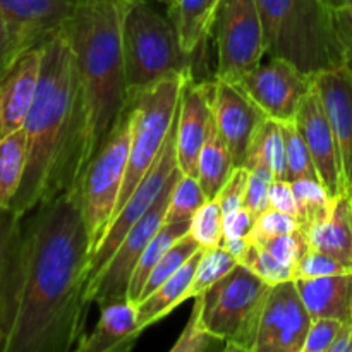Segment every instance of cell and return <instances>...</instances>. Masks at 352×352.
I'll return each mask as SVG.
<instances>
[{
	"instance_id": "1",
	"label": "cell",
	"mask_w": 352,
	"mask_h": 352,
	"mask_svg": "<svg viewBox=\"0 0 352 352\" xmlns=\"http://www.w3.org/2000/svg\"><path fill=\"white\" fill-rule=\"evenodd\" d=\"M91 243L79 189L24 222V278L6 352H69L85 337Z\"/></svg>"
},
{
	"instance_id": "2",
	"label": "cell",
	"mask_w": 352,
	"mask_h": 352,
	"mask_svg": "<svg viewBox=\"0 0 352 352\" xmlns=\"http://www.w3.org/2000/svg\"><path fill=\"white\" fill-rule=\"evenodd\" d=\"M36 98L24 129L28 164L10 210L21 219L79 189L85 153V105L74 48L65 26L45 38Z\"/></svg>"
},
{
	"instance_id": "3",
	"label": "cell",
	"mask_w": 352,
	"mask_h": 352,
	"mask_svg": "<svg viewBox=\"0 0 352 352\" xmlns=\"http://www.w3.org/2000/svg\"><path fill=\"white\" fill-rule=\"evenodd\" d=\"M131 0H78L65 24L78 62L85 105L86 167L129 109L122 24Z\"/></svg>"
},
{
	"instance_id": "4",
	"label": "cell",
	"mask_w": 352,
	"mask_h": 352,
	"mask_svg": "<svg viewBox=\"0 0 352 352\" xmlns=\"http://www.w3.org/2000/svg\"><path fill=\"white\" fill-rule=\"evenodd\" d=\"M265 55L284 58L308 76L344 65L342 48L325 0H256Z\"/></svg>"
},
{
	"instance_id": "5",
	"label": "cell",
	"mask_w": 352,
	"mask_h": 352,
	"mask_svg": "<svg viewBox=\"0 0 352 352\" xmlns=\"http://www.w3.org/2000/svg\"><path fill=\"white\" fill-rule=\"evenodd\" d=\"M122 54L129 100L174 72L189 71L192 55L182 52L177 31L150 0H131L122 24Z\"/></svg>"
},
{
	"instance_id": "6",
	"label": "cell",
	"mask_w": 352,
	"mask_h": 352,
	"mask_svg": "<svg viewBox=\"0 0 352 352\" xmlns=\"http://www.w3.org/2000/svg\"><path fill=\"white\" fill-rule=\"evenodd\" d=\"M272 285L237 265L229 275L195 298L199 325L223 340V351L253 352L261 313Z\"/></svg>"
},
{
	"instance_id": "7",
	"label": "cell",
	"mask_w": 352,
	"mask_h": 352,
	"mask_svg": "<svg viewBox=\"0 0 352 352\" xmlns=\"http://www.w3.org/2000/svg\"><path fill=\"white\" fill-rule=\"evenodd\" d=\"M191 76V69L174 72V74L151 85L150 88L138 93L131 100L129 162H127L126 177H124L116 215L164 150L165 141H167L175 124V117H177L182 86Z\"/></svg>"
},
{
	"instance_id": "8",
	"label": "cell",
	"mask_w": 352,
	"mask_h": 352,
	"mask_svg": "<svg viewBox=\"0 0 352 352\" xmlns=\"http://www.w3.org/2000/svg\"><path fill=\"white\" fill-rule=\"evenodd\" d=\"M129 146L131 112L127 109L109 140L89 162L79 182V201L91 243V254L116 215L129 162Z\"/></svg>"
},
{
	"instance_id": "9",
	"label": "cell",
	"mask_w": 352,
	"mask_h": 352,
	"mask_svg": "<svg viewBox=\"0 0 352 352\" xmlns=\"http://www.w3.org/2000/svg\"><path fill=\"white\" fill-rule=\"evenodd\" d=\"M213 34L217 41V78L237 82L265 57L263 24L256 0H220Z\"/></svg>"
},
{
	"instance_id": "10",
	"label": "cell",
	"mask_w": 352,
	"mask_h": 352,
	"mask_svg": "<svg viewBox=\"0 0 352 352\" xmlns=\"http://www.w3.org/2000/svg\"><path fill=\"white\" fill-rule=\"evenodd\" d=\"M179 177L181 175H177L165 188V191L155 201V205L124 236L122 243L117 246V250L113 251L105 267L89 280L88 294H86L89 302H96L98 306H103L107 302L127 299V289H129L134 268H136L138 261H140L141 254L146 250L150 241L153 239L155 234L165 223L172 188H174Z\"/></svg>"
},
{
	"instance_id": "11",
	"label": "cell",
	"mask_w": 352,
	"mask_h": 352,
	"mask_svg": "<svg viewBox=\"0 0 352 352\" xmlns=\"http://www.w3.org/2000/svg\"><path fill=\"white\" fill-rule=\"evenodd\" d=\"M177 119V117H175ZM177 175H181L177 165V155H175V124L172 127L170 134H168L167 141L164 144V150L158 155L157 162L151 165L150 170L146 172L138 188L134 189L133 195L129 196L122 208L119 210L113 220L110 222L109 229H107L105 236L100 241L96 250L93 251L91 258H89V280L102 270L117 250L120 243H122L124 236L133 229L134 223L155 205L162 192L165 191L168 184L174 181ZM89 285V284H88Z\"/></svg>"
},
{
	"instance_id": "12",
	"label": "cell",
	"mask_w": 352,
	"mask_h": 352,
	"mask_svg": "<svg viewBox=\"0 0 352 352\" xmlns=\"http://www.w3.org/2000/svg\"><path fill=\"white\" fill-rule=\"evenodd\" d=\"M237 85L260 107L261 112L277 122L296 120L299 105L313 88V76L299 71L284 58H270L243 76Z\"/></svg>"
},
{
	"instance_id": "13",
	"label": "cell",
	"mask_w": 352,
	"mask_h": 352,
	"mask_svg": "<svg viewBox=\"0 0 352 352\" xmlns=\"http://www.w3.org/2000/svg\"><path fill=\"white\" fill-rule=\"evenodd\" d=\"M311 322L296 280L272 285L253 352H301Z\"/></svg>"
},
{
	"instance_id": "14",
	"label": "cell",
	"mask_w": 352,
	"mask_h": 352,
	"mask_svg": "<svg viewBox=\"0 0 352 352\" xmlns=\"http://www.w3.org/2000/svg\"><path fill=\"white\" fill-rule=\"evenodd\" d=\"M212 116L229 148L234 167H244L251 141L267 116L237 82L219 78L212 85Z\"/></svg>"
},
{
	"instance_id": "15",
	"label": "cell",
	"mask_w": 352,
	"mask_h": 352,
	"mask_svg": "<svg viewBox=\"0 0 352 352\" xmlns=\"http://www.w3.org/2000/svg\"><path fill=\"white\" fill-rule=\"evenodd\" d=\"M296 124H298L299 131H301L302 138L308 144L316 174H318L320 181L325 186L329 195L332 198L346 195L339 146H337L336 134L330 126L329 116H327L315 81H313V88L306 93L301 105H299Z\"/></svg>"
},
{
	"instance_id": "16",
	"label": "cell",
	"mask_w": 352,
	"mask_h": 352,
	"mask_svg": "<svg viewBox=\"0 0 352 352\" xmlns=\"http://www.w3.org/2000/svg\"><path fill=\"white\" fill-rule=\"evenodd\" d=\"M212 82H184L175 119V155L181 174L195 175L198 158L212 122Z\"/></svg>"
},
{
	"instance_id": "17",
	"label": "cell",
	"mask_w": 352,
	"mask_h": 352,
	"mask_svg": "<svg viewBox=\"0 0 352 352\" xmlns=\"http://www.w3.org/2000/svg\"><path fill=\"white\" fill-rule=\"evenodd\" d=\"M24 219L0 206V333L9 337L24 278Z\"/></svg>"
},
{
	"instance_id": "18",
	"label": "cell",
	"mask_w": 352,
	"mask_h": 352,
	"mask_svg": "<svg viewBox=\"0 0 352 352\" xmlns=\"http://www.w3.org/2000/svg\"><path fill=\"white\" fill-rule=\"evenodd\" d=\"M339 146L346 195L352 198V71L346 64L313 76Z\"/></svg>"
},
{
	"instance_id": "19",
	"label": "cell",
	"mask_w": 352,
	"mask_h": 352,
	"mask_svg": "<svg viewBox=\"0 0 352 352\" xmlns=\"http://www.w3.org/2000/svg\"><path fill=\"white\" fill-rule=\"evenodd\" d=\"M41 72L40 45L23 52L0 78V138L24 127L36 98Z\"/></svg>"
},
{
	"instance_id": "20",
	"label": "cell",
	"mask_w": 352,
	"mask_h": 352,
	"mask_svg": "<svg viewBox=\"0 0 352 352\" xmlns=\"http://www.w3.org/2000/svg\"><path fill=\"white\" fill-rule=\"evenodd\" d=\"M78 0H0V12L21 31L31 47L62 30Z\"/></svg>"
},
{
	"instance_id": "21",
	"label": "cell",
	"mask_w": 352,
	"mask_h": 352,
	"mask_svg": "<svg viewBox=\"0 0 352 352\" xmlns=\"http://www.w3.org/2000/svg\"><path fill=\"white\" fill-rule=\"evenodd\" d=\"M100 320L95 330L79 342V352H127L141 336L136 305L127 299L100 306Z\"/></svg>"
},
{
	"instance_id": "22",
	"label": "cell",
	"mask_w": 352,
	"mask_h": 352,
	"mask_svg": "<svg viewBox=\"0 0 352 352\" xmlns=\"http://www.w3.org/2000/svg\"><path fill=\"white\" fill-rule=\"evenodd\" d=\"M311 318H333L347 323L352 318V272L316 278H296Z\"/></svg>"
},
{
	"instance_id": "23",
	"label": "cell",
	"mask_w": 352,
	"mask_h": 352,
	"mask_svg": "<svg viewBox=\"0 0 352 352\" xmlns=\"http://www.w3.org/2000/svg\"><path fill=\"white\" fill-rule=\"evenodd\" d=\"M311 250L325 253L352 272V198L333 199L332 210L320 222L305 230Z\"/></svg>"
},
{
	"instance_id": "24",
	"label": "cell",
	"mask_w": 352,
	"mask_h": 352,
	"mask_svg": "<svg viewBox=\"0 0 352 352\" xmlns=\"http://www.w3.org/2000/svg\"><path fill=\"white\" fill-rule=\"evenodd\" d=\"M201 250L177 274L172 275L160 287H157L153 292H150V294L144 296L143 299L136 302L138 325H140L141 332L146 330L148 327L155 325L157 322H160L167 315H170L184 301L191 299V284L192 278H195V272L196 267H198Z\"/></svg>"
},
{
	"instance_id": "25",
	"label": "cell",
	"mask_w": 352,
	"mask_h": 352,
	"mask_svg": "<svg viewBox=\"0 0 352 352\" xmlns=\"http://www.w3.org/2000/svg\"><path fill=\"white\" fill-rule=\"evenodd\" d=\"M219 3L220 0H175L168 7L167 16L177 31L184 54L195 55L210 36Z\"/></svg>"
},
{
	"instance_id": "26",
	"label": "cell",
	"mask_w": 352,
	"mask_h": 352,
	"mask_svg": "<svg viewBox=\"0 0 352 352\" xmlns=\"http://www.w3.org/2000/svg\"><path fill=\"white\" fill-rule=\"evenodd\" d=\"M232 170V157H230L229 148H227L212 116L208 134H206L201 151H199L198 170H196V177L205 191L206 199H215L219 196Z\"/></svg>"
},
{
	"instance_id": "27",
	"label": "cell",
	"mask_w": 352,
	"mask_h": 352,
	"mask_svg": "<svg viewBox=\"0 0 352 352\" xmlns=\"http://www.w3.org/2000/svg\"><path fill=\"white\" fill-rule=\"evenodd\" d=\"M244 167L253 170L256 167H268L275 179L287 181V157H285V140L282 124L265 117L258 127Z\"/></svg>"
},
{
	"instance_id": "28",
	"label": "cell",
	"mask_w": 352,
	"mask_h": 352,
	"mask_svg": "<svg viewBox=\"0 0 352 352\" xmlns=\"http://www.w3.org/2000/svg\"><path fill=\"white\" fill-rule=\"evenodd\" d=\"M28 164V134L24 127L0 138V206L10 208L23 182Z\"/></svg>"
},
{
	"instance_id": "29",
	"label": "cell",
	"mask_w": 352,
	"mask_h": 352,
	"mask_svg": "<svg viewBox=\"0 0 352 352\" xmlns=\"http://www.w3.org/2000/svg\"><path fill=\"white\" fill-rule=\"evenodd\" d=\"M189 229H191V220L164 223V226L160 227V230H158L153 236V239L150 241L146 250L141 254L136 268H134L133 277H131L129 282V289H127V301L133 302V305H136V302L140 301L141 294H143L144 284H146L148 277H150L155 265L160 261V258L164 256L181 237H184L186 234L189 232Z\"/></svg>"
},
{
	"instance_id": "30",
	"label": "cell",
	"mask_w": 352,
	"mask_h": 352,
	"mask_svg": "<svg viewBox=\"0 0 352 352\" xmlns=\"http://www.w3.org/2000/svg\"><path fill=\"white\" fill-rule=\"evenodd\" d=\"M291 184L292 191H294L296 206H298L296 219L302 230L329 215L336 198L329 195L320 179H298V181H292Z\"/></svg>"
},
{
	"instance_id": "31",
	"label": "cell",
	"mask_w": 352,
	"mask_h": 352,
	"mask_svg": "<svg viewBox=\"0 0 352 352\" xmlns=\"http://www.w3.org/2000/svg\"><path fill=\"white\" fill-rule=\"evenodd\" d=\"M237 265H239V260L232 256L223 246L201 250L191 284V298H198L203 292L208 291L212 285L229 275Z\"/></svg>"
},
{
	"instance_id": "32",
	"label": "cell",
	"mask_w": 352,
	"mask_h": 352,
	"mask_svg": "<svg viewBox=\"0 0 352 352\" xmlns=\"http://www.w3.org/2000/svg\"><path fill=\"white\" fill-rule=\"evenodd\" d=\"M208 201L199 184L198 177L195 175H184L177 179L175 186L172 188L170 199H168L167 215L165 223L172 222H186L195 217V213Z\"/></svg>"
},
{
	"instance_id": "33",
	"label": "cell",
	"mask_w": 352,
	"mask_h": 352,
	"mask_svg": "<svg viewBox=\"0 0 352 352\" xmlns=\"http://www.w3.org/2000/svg\"><path fill=\"white\" fill-rule=\"evenodd\" d=\"M199 250H201V246L196 243L195 237H192L191 234L188 232L184 237H181V239H179L177 243L160 258V261L155 265L150 277H148L146 284H144L143 294H141L140 299H143L144 296L153 292L155 289L160 287L164 282H167L172 275L177 274V272L181 270V268L184 267Z\"/></svg>"
},
{
	"instance_id": "34",
	"label": "cell",
	"mask_w": 352,
	"mask_h": 352,
	"mask_svg": "<svg viewBox=\"0 0 352 352\" xmlns=\"http://www.w3.org/2000/svg\"><path fill=\"white\" fill-rule=\"evenodd\" d=\"M285 140V157H287V181L298 179H320L313 164L311 153L308 150L305 138L299 131L296 120L280 122Z\"/></svg>"
},
{
	"instance_id": "35",
	"label": "cell",
	"mask_w": 352,
	"mask_h": 352,
	"mask_svg": "<svg viewBox=\"0 0 352 352\" xmlns=\"http://www.w3.org/2000/svg\"><path fill=\"white\" fill-rule=\"evenodd\" d=\"M239 263L250 268L254 275H258L261 280L270 285H277L280 282L294 280L296 278L294 268L284 265L277 258L272 256L263 246H258V244L253 243L248 244L246 251L239 258Z\"/></svg>"
},
{
	"instance_id": "36",
	"label": "cell",
	"mask_w": 352,
	"mask_h": 352,
	"mask_svg": "<svg viewBox=\"0 0 352 352\" xmlns=\"http://www.w3.org/2000/svg\"><path fill=\"white\" fill-rule=\"evenodd\" d=\"M189 234L195 237L196 243L206 248L222 246L223 243V212L220 208L219 199H208L195 217L191 219Z\"/></svg>"
},
{
	"instance_id": "37",
	"label": "cell",
	"mask_w": 352,
	"mask_h": 352,
	"mask_svg": "<svg viewBox=\"0 0 352 352\" xmlns=\"http://www.w3.org/2000/svg\"><path fill=\"white\" fill-rule=\"evenodd\" d=\"M226 347L223 340L213 336L206 329L199 325V320L196 311L192 309L191 316H189L188 323H186L184 330L175 340L174 346L170 347L172 352H206V351H217Z\"/></svg>"
},
{
	"instance_id": "38",
	"label": "cell",
	"mask_w": 352,
	"mask_h": 352,
	"mask_svg": "<svg viewBox=\"0 0 352 352\" xmlns=\"http://www.w3.org/2000/svg\"><path fill=\"white\" fill-rule=\"evenodd\" d=\"M258 246H263L272 256L277 258L278 261H282L284 265L296 268V265L299 263L302 256L306 254V251L309 250L308 237H306L305 230L299 227L298 230L291 234H285V236L274 237V239L261 241V243H253Z\"/></svg>"
},
{
	"instance_id": "39",
	"label": "cell",
	"mask_w": 352,
	"mask_h": 352,
	"mask_svg": "<svg viewBox=\"0 0 352 352\" xmlns=\"http://www.w3.org/2000/svg\"><path fill=\"white\" fill-rule=\"evenodd\" d=\"M298 229L299 223L296 217L287 215L284 212H278V210L268 208L267 212L256 217V222H254V227L251 230L248 241L250 243H261V241L274 239V237L291 234Z\"/></svg>"
},
{
	"instance_id": "40",
	"label": "cell",
	"mask_w": 352,
	"mask_h": 352,
	"mask_svg": "<svg viewBox=\"0 0 352 352\" xmlns=\"http://www.w3.org/2000/svg\"><path fill=\"white\" fill-rule=\"evenodd\" d=\"M274 179V172L268 167H256L250 170L244 206L254 217H260L261 213L270 208V186Z\"/></svg>"
},
{
	"instance_id": "41",
	"label": "cell",
	"mask_w": 352,
	"mask_h": 352,
	"mask_svg": "<svg viewBox=\"0 0 352 352\" xmlns=\"http://www.w3.org/2000/svg\"><path fill=\"white\" fill-rule=\"evenodd\" d=\"M31 47L21 31L0 12V78L10 69L23 52Z\"/></svg>"
},
{
	"instance_id": "42",
	"label": "cell",
	"mask_w": 352,
	"mask_h": 352,
	"mask_svg": "<svg viewBox=\"0 0 352 352\" xmlns=\"http://www.w3.org/2000/svg\"><path fill=\"white\" fill-rule=\"evenodd\" d=\"M349 268L344 267L336 258L329 256L325 253H320L309 248L305 256L296 265L294 275L296 278H316V277H329V275L349 274ZM294 278V280H296Z\"/></svg>"
},
{
	"instance_id": "43",
	"label": "cell",
	"mask_w": 352,
	"mask_h": 352,
	"mask_svg": "<svg viewBox=\"0 0 352 352\" xmlns=\"http://www.w3.org/2000/svg\"><path fill=\"white\" fill-rule=\"evenodd\" d=\"M342 325V322L333 318H313L301 352H330Z\"/></svg>"
},
{
	"instance_id": "44",
	"label": "cell",
	"mask_w": 352,
	"mask_h": 352,
	"mask_svg": "<svg viewBox=\"0 0 352 352\" xmlns=\"http://www.w3.org/2000/svg\"><path fill=\"white\" fill-rule=\"evenodd\" d=\"M248 181H250V170L246 167H234L232 174L229 175L222 191L217 196L223 215L237 208H243L248 191Z\"/></svg>"
},
{
	"instance_id": "45",
	"label": "cell",
	"mask_w": 352,
	"mask_h": 352,
	"mask_svg": "<svg viewBox=\"0 0 352 352\" xmlns=\"http://www.w3.org/2000/svg\"><path fill=\"white\" fill-rule=\"evenodd\" d=\"M332 17L337 40L342 48L344 64L352 71V9L349 7L332 9Z\"/></svg>"
},
{
	"instance_id": "46",
	"label": "cell",
	"mask_w": 352,
	"mask_h": 352,
	"mask_svg": "<svg viewBox=\"0 0 352 352\" xmlns=\"http://www.w3.org/2000/svg\"><path fill=\"white\" fill-rule=\"evenodd\" d=\"M256 217L243 206L234 212L223 215V237H241V239H248L253 230Z\"/></svg>"
},
{
	"instance_id": "47",
	"label": "cell",
	"mask_w": 352,
	"mask_h": 352,
	"mask_svg": "<svg viewBox=\"0 0 352 352\" xmlns=\"http://www.w3.org/2000/svg\"><path fill=\"white\" fill-rule=\"evenodd\" d=\"M270 208L296 217L298 206H296V198L291 181L274 179V182L270 186Z\"/></svg>"
},
{
	"instance_id": "48",
	"label": "cell",
	"mask_w": 352,
	"mask_h": 352,
	"mask_svg": "<svg viewBox=\"0 0 352 352\" xmlns=\"http://www.w3.org/2000/svg\"><path fill=\"white\" fill-rule=\"evenodd\" d=\"M248 244H250V241L241 239V237H223L222 246L226 248L232 256H236L237 260H239V258L244 254V251H246Z\"/></svg>"
},
{
	"instance_id": "49",
	"label": "cell",
	"mask_w": 352,
	"mask_h": 352,
	"mask_svg": "<svg viewBox=\"0 0 352 352\" xmlns=\"http://www.w3.org/2000/svg\"><path fill=\"white\" fill-rule=\"evenodd\" d=\"M330 9H340V7H349L352 9V0H325Z\"/></svg>"
},
{
	"instance_id": "50",
	"label": "cell",
	"mask_w": 352,
	"mask_h": 352,
	"mask_svg": "<svg viewBox=\"0 0 352 352\" xmlns=\"http://www.w3.org/2000/svg\"><path fill=\"white\" fill-rule=\"evenodd\" d=\"M6 344H7V337L3 333H0V352H6Z\"/></svg>"
},
{
	"instance_id": "51",
	"label": "cell",
	"mask_w": 352,
	"mask_h": 352,
	"mask_svg": "<svg viewBox=\"0 0 352 352\" xmlns=\"http://www.w3.org/2000/svg\"><path fill=\"white\" fill-rule=\"evenodd\" d=\"M155 2H158V3H162V6H165L168 9V7L172 6V3L175 2V0H155Z\"/></svg>"
}]
</instances>
